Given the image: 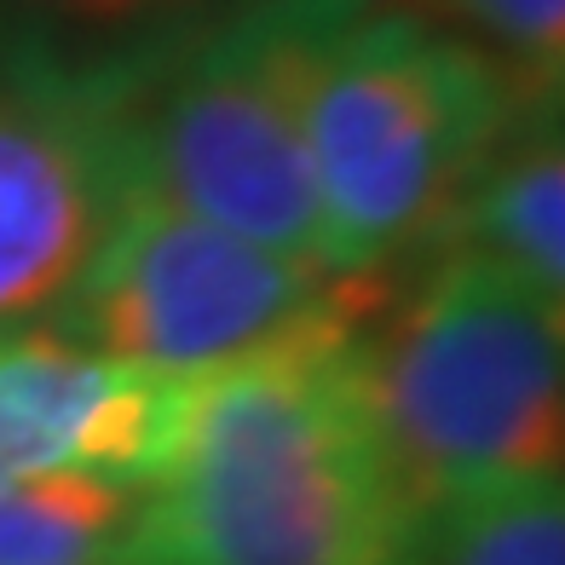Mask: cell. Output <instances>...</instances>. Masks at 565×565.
<instances>
[{
    "label": "cell",
    "mask_w": 565,
    "mask_h": 565,
    "mask_svg": "<svg viewBox=\"0 0 565 565\" xmlns=\"http://www.w3.org/2000/svg\"><path fill=\"white\" fill-rule=\"evenodd\" d=\"M404 7V0H398ZM409 12L439 23L491 58L536 105H559L565 87V0H409Z\"/></svg>",
    "instance_id": "cell-12"
},
{
    "label": "cell",
    "mask_w": 565,
    "mask_h": 565,
    "mask_svg": "<svg viewBox=\"0 0 565 565\" xmlns=\"http://www.w3.org/2000/svg\"><path fill=\"white\" fill-rule=\"evenodd\" d=\"M323 35L289 0H243L173 46L134 93L139 185L231 237L323 266L306 150V70Z\"/></svg>",
    "instance_id": "cell-5"
},
{
    "label": "cell",
    "mask_w": 565,
    "mask_h": 565,
    "mask_svg": "<svg viewBox=\"0 0 565 565\" xmlns=\"http://www.w3.org/2000/svg\"><path fill=\"white\" fill-rule=\"evenodd\" d=\"M185 381L150 375L64 341L0 329V479L105 473L150 484L173 445Z\"/></svg>",
    "instance_id": "cell-7"
},
{
    "label": "cell",
    "mask_w": 565,
    "mask_h": 565,
    "mask_svg": "<svg viewBox=\"0 0 565 565\" xmlns=\"http://www.w3.org/2000/svg\"><path fill=\"white\" fill-rule=\"evenodd\" d=\"M289 7H300L312 23H323V30H341V23L364 18V12H381V7H393V0H289Z\"/></svg>",
    "instance_id": "cell-13"
},
{
    "label": "cell",
    "mask_w": 565,
    "mask_h": 565,
    "mask_svg": "<svg viewBox=\"0 0 565 565\" xmlns=\"http://www.w3.org/2000/svg\"><path fill=\"white\" fill-rule=\"evenodd\" d=\"M409 565H565L559 479H520L427 508L409 531Z\"/></svg>",
    "instance_id": "cell-10"
},
{
    "label": "cell",
    "mask_w": 565,
    "mask_h": 565,
    "mask_svg": "<svg viewBox=\"0 0 565 565\" xmlns=\"http://www.w3.org/2000/svg\"><path fill=\"white\" fill-rule=\"evenodd\" d=\"M409 531L347 341H306L185 381L134 565H409Z\"/></svg>",
    "instance_id": "cell-1"
},
{
    "label": "cell",
    "mask_w": 565,
    "mask_h": 565,
    "mask_svg": "<svg viewBox=\"0 0 565 565\" xmlns=\"http://www.w3.org/2000/svg\"><path fill=\"white\" fill-rule=\"evenodd\" d=\"M393 295V277L323 271L134 185L53 329L98 358L191 381L282 347L352 341Z\"/></svg>",
    "instance_id": "cell-4"
},
{
    "label": "cell",
    "mask_w": 565,
    "mask_h": 565,
    "mask_svg": "<svg viewBox=\"0 0 565 565\" xmlns=\"http://www.w3.org/2000/svg\"><path fill=\"white\" fill-rule=\"evenodd\" d=\"M347 375L404 508L559 479L565 318L554 295L461 248L427 254L347 341Z\"/></svg>",
    "instance_id": "cell-2"
},
{
    "label": "cell",
    "mask_w": 565,
    "mask_h": 565,
    "mask_svg": "<svg viewBox=\"0 0 565 565\" xmlns=\"http://www.w3.org/2000/svg\"><path fill=\"white\" fill-rule=\"evenodd\" d=\"M243 0H0L12 35L93 64H162Z\"/></svg>",
    "instance_id": "cell-11"
},
{
    "label": "cell",
    "mask_w": 565,
    "mask_h": 565,
    "mask_svg": "<svg viewBox=\"0 0 565 565\" xmlns=\"http://www.w3.org/2000/svg\"><path fill=\"white\" fill-rule=\"evenodd\" d=\"M145 484L105 473L0 479V565H134Z\"/></svg>",
    "instance_id": "cell-9"
},
{
    "label": "cell",
    "mask_w": 565,
    "mask_h": 565,
    "mask_svg": "<svg viewBox=\"0 0 565 565\" xmlns=\"http://www.w3.org/2000/svg\"><path fill=\"white\" fill-rule=\"evenodd\" d=\"M525 110L536 98L409 7L329 30L306 70L323 266L393 277L427 260L445 243L461 185Z\"/></svg>",
    "instance_id": "cell-3"
},
{
    "label": "cell",
    "mask_w": 565,
    "mask_h": 565,
    "mask_svg": "<svg viewBox=\"0 0 565 565\" xmlns=\"http://www.w3.org/2000/svg\"><path fill=\"white\" fill-rule=\"evenodd\" d=\"M157 70V64H150ZM139 64L0 46V329L53 323L127 209Z\"/></svg>",
    "instance_id": "cell-6"
},
{
    "label": "cell",
    "mask_w": 565,
    "mask_h": 565,
    "mask_svg": "<svg viewBox=\"0 0 565 565\" xmlns=\"http://www.w3.org/2000/svg\"><path fill=\"white\" fill-rule=\"evenodd\" d=\"M502 266L536 295H565V134L559 105H536L508 121L484 162L461 185L445 243ZM433 248V254H439Z\"/></svg>",
    "instance_id": "cell-8"
}]
</instances>
